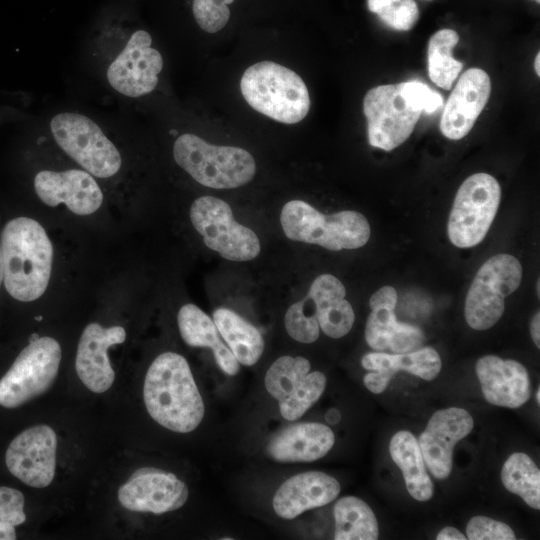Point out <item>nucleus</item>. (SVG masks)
I'll return each mask as SVG.
<instances>
[{
	"mask_svg": "<svg viewBox=\"0 0 540 540\" xmlns=\"http://www.w3.org/2000/svg\"><path fill=\"white\" fill-rule=\"evenodd\" d=\"M327 421L329 423H337L340 420V413L337 410H331L327 413Z\"/></svg>",
	"mask_w": 540,
	"mask_h": 540,
	"instance_id": "obj_40",
	"label": "nucleus"
},
{
	"mask_svg": "<svg viewBox=\"0 0 540 540\" xmlns=\"http://www.w3.org/2000/svg\"><path fill=\"white\" fill-rule=\"evenodd\" d=\"M522 266L509 254L489 258L478 270L468 290L464 315L475 330H487L502 317L505 298L518 289Z\"/></svg>",
	"mask_w": 540,
	"mask_h": 540,
	"instance_id": "obj_9",
	"label": "nucleus"
},
{
	"mask_svg": "<svg viewBox=\"0 0 540 540\" xmlns=\"http://www.w3.org/2000/svg\"><path fill=\"white\" fill-rule=\"evenodd\" d=\"M189 490L175 474L154 467H142L120 486L117 498L129 511L163 514L180 509Z\"/></svg>",
	"mask_w": 540,
	"mask_h": 540,
	"instance_id": "obj_15",
	"label": "nucleus"
},
{
	"mask_svg": "<svg viewBox=\"0 0 540 540\" xmlns=\"http://www.w3.org/2000/svg\"><path fill=\"white\" fill-rule=\"evenodd\" d=\"M213 321L240 364L252 366L257 363L264 350V340L255 326L227 308L216 309Z\"/></svg>",
	"mask_w": 540,
	"mask_h": 540,
	"instance_id": "obj_28",
	"label": "nucleus"
},
{
	"mask_svg": "<svg viewBox=\"0 0 540 540\" xmlns=\"http://www.w3.org/2000/svg\"><path fill=\"white\" fill-rule=\"evenodd\" d=\"M280 223L290 240L331 251L357 249L370 238V225L360 212L345 210L324 215L302 200H291L283 206Z\"/></svg>",
	"mask_w": 540,
	"mask_h": 540,
	"instance_id": "obj_4",
	"label": "nucleus"
},
{
	"mask_svg": "<svg viewBox=\"0 0 540 540\" xmlns=\"http://www.w3.org/2000/svg\"><path fill=\"white\" fill-rule=\"evenodd\" d=\"M3 278H4V269H3V260H2V254H1V249H0V287L3 282Z\"/></svg>",
	"mask_w": 540,
	"mask_h": 540,
	"instance_id": "obj_42",
	"label": "nucleus"
},
{
	"mask_svg": "<svg viewBox=\"0 0 540 540\" xmlns=\"http://www.w3.org/2000/svg\"><path fill=\"white\" fill-rule=\"evenodd\" d=\"M533 1H536L537 3H539V2H540V0H533Z\"/></svg>",
	"mask_w": 540,
	"mask_h": 540,
	"instance_id": "obj_45",
	"label": "nucleus"
},
{
	"mask_svg": "<svg viewBox=\"0 0 540 540\" xmlns=\"http://www.w3.org/2000/svg\"><path fill=\"white\" fill-rule=\"evenodd\" d=\"M57 435L46 424L31 426L9 444L5 464L9 472L33 488L49 486L55 476Z\"/></svg>",
	"mask_w": 540,
	"mask_h": 540,
	"instance_id": "obj_14",
	"label": "nucleus"
},
{
	"mask_svg": "<svg viewBox=\"0 0 540 540\" xmlns=\"http://www.w3.org/2000/svg\"><path fill=\"white\" fill-rule=\"evenodd\" d=\"M501 480L511 493L533 509H540V471L525 453H513L503 464Z\"/></svg>",
	"mask_w": 540,
	"mask_h": 540,
	"instance_id": "obj_31",
	"label": "nucleus"
},
{
	"mask_svg": "<svg viewBox=\"0 0 540 540\" xmlns=\"http://www.w3.org/2000/svg\"><path fill=\"white\" fill-rule=\"evenodd\" d=\"M4 286L16 300L31 302L46 291L53 246L43 226L29 217L8 221L0 235Z\"/></svg>",
	"mask_w": 540,
	"mask_h": 540,
	"instance_id": "obj_2",
	"label": "nucleus"
},
{
	"mask_svg": "<svg viewBox=\"0 0 540 540\" xmlns=\"http://www.w3.org/2000/svg\"><path fill=\"white\" fill-rule=\"evenodd\" d=\"M25 497L15 488L0 486V540H15V527L26 521Z\"/></svg>",
	"mask_w": 540,
	"mask_h": 540,
	"instance_id": "obj_34",
	"label": "nucleus"
},
{
	"mask_svg": "<svg viewBox=\"0 0 540 540\" xmlns=\"http://www.w3.org/2000/svg\"><path fill=\"white\" fill-rule=\"evenodd\" d=\"M473 427L471 414L463 408L449 407L431 416L418 444L425 465L435 478L444 480L450 476L454 447Z\"/></svg>",
	"mask_w": 540,
	"mask_h": 540,
	"instance_id": "obj_16",
	"label": "nucleus"
},
{
	"mask_svg": "<svg viewBox=\"0 0 540 540\" xmlns=\"http://www.w3.org/2000/svg\"><path fill=\"white\" fill-rule=\"evenodd\" d=\"M284 322L289 336L298 342L312 343L319 337L315 306L308 295L288 308Z\"/></svg>",
	"mask_w": 540,
	"mask_h": 540,
	"instance_id": "obj_32",
	"label": "nucleus"
},
{
	"mask_svg": "<svg viewBox=\"0 0 540 540\" xmlns=\"http://www.w3.org/2000/svg\"><path fill=\"white\" fill-rule=\"evenodd\" d=\"M540 53H537L536 55V58H535V62H534V67H535V72L537 73V75L539 76L540 75Z\"/></svg>",
	"mask_w": 540,
	"mask_h": 540,
	"instance_id": "obj_41",
	"label": "nucleus"
},
{
	"mask_svg": "<svg viewBox=\"0 0 540 540\" xmlns=\"http://www.w3.org/2000/svg\"><path fill=\"white\" fill-rule=\"evenodd\" d=\"M367 6L384 24L399 31L412 29L419 18L414 0H368Z\"/></svg>",
	"mask_w": 540,
	"mask_h": 540,
	"instance_id": "obj_33",
	"label": "nucleus"
},
{
	"mask_svg": "<svg viewBox=\"0 0 540 540\" xmlns=\"http://www.w3.org/2000/svg\"><path fill=\"white\" fill-rule=\"evenodd\" d=\"M34 190L47 206L64 204L77 215H90L103 203L96 178L83 169L41 170L34 177Z\"/></svg>",
	"mask_w": 540,
	"mask_h": 540,
	"instance_id": "obj_17",
	"label": "nucleus"
},
{
	"mask_svg": "<svg viewBox=\"0 0 540 540\" xmlns=\"http://www.w3.org/2000/svg\"><path fill=\"white\" fill-rule=\"evenodd\" d=\"M190 220L205 245L231 261H250L261 249L258 236L238 223L230 206L213 196H202L190 206Z\"/></svg>",
	"mask_w": 540,
	"mask_h": 540,
	"instance_id": "obj_10",
	"label": "nucleus"
},
{
	"mask_svg": "<svg viewBox=\"0 0 540 540\" xmlns=\"http://www.w3.org/2000/svg\"><path fill=\"white\" fill-rule=\"evenodd\" d=\"M152 37L144 29L133 31L105 69L108 85L127 98H140L157 86L164 60L152 46Z\"/></svg>",
	"mask_w": 540,
	"mask_h": 540,
	"instance_id": "obj_11",
	"label": "nucleus"
},
{
	"mask_svg": "<svg viewBox=\"0 0 540 540\" xmlns=\"http://www.w3.org/2000/svg\"><path fill=\"white\" fill-rule=\"evenodd\" d=\"M60 362L57 340L49 336L31 340L0 379V405L17 408L45 393L57 377Z\"/></svg>",
	"mask_w": 540,
	"mask_h": 540,
	"instance_id": "obj_7",
	"label": "nucleus"
},
{
	"mask_svg": "<svg viewBox=\"0 0 540 540\" xmlns=\"http://www.w3.org/2000/svg\"><path fill=\"white\" fill-rule=\"evenodd\" d=\"M240 89L254 110L281 123H298L310 109L309 92L302 78L273 61H260L248 67Z\"/></svg>",
	"mask_w": 540,
	"mask_h": 540,
	"instance_id": "obj_3",
	"label": "nucleus"
},
{
	"mask_svg": "<svg viewBox=\"0 0 540 540\" xmlns=\"http://www.w3.org/2000/svg\"><path fill=\"white\" fill-rule=\"evenodd\" d=\"M310 369L304 357L282 356L266 372V390L278 401L280 413L288 421L303 416L325 390L326 376Z\"/></svg>",
	"mask_w": 540,
	"mask_h": 540,
	"instance_id": "obj_12",
	"label": "nucleus"
},
{
	"mask_svg": "<svg viewBox=\"0 0 540 540\" xmlns=\"http://www.w3.org/2000/svg\"><path fill=\"white\" fill-rule=\"evenodd\" d=\"M458 41L455 30L441 29L428 42V74L431 81L444 90L451 89L463 68V63L452 56Z\"/></svg>",
	"mask_w": 540,
	"mask_h": 540,
	"instance_id": "obj_30",
	"label": "nucleus"
},
{
	"mask_svg": "<svg viewBox=\"0 0 540 540\" xmlns=\"http://www.w3.org/2000/svg\"><path fill=\"white\" fill-rule=\"evenodd\" d=\"M437 540H465L466 536L454 527H444L436 536Z\"/></svg>",
	"mask_w": 540,
	"mask_h": 540,
	"instance_id": "obj_38",
	"label": "nucleus"
},
{
	"mask_svg": "<svg viewBox=\"0 0 540 540\" xmlns=\"http://www.w3.org/2000/svg\"><path fill=\"white\" fill-rule=\"evenodd\" d=\"M339 482L321 471L296 474L278 488L273 498L275 513L286 520L332 502L340 493Z\"/></svg>",
	"mask_w": 540,
	"mask_h": 540,
	"instance_id": "obj_23",
	"label": "nucleus"
},
{
	"mask_svg": "<svg viewBox=\"0 0 540 540\" xmlns=\"http://www.w3.org/2000/svg\"><path fill=\"white\" fill-rule=\"evenodd\" d=\"M466 537L470 540L516 539L509 525L485 516H475L469 520L466 526Z\"/></svg>",
	"mask_w": 540,
	"mask_h": 540,
	"instance_id": "obj_37",
	"label": "nucleus"
},
{
	"mask_svg": "<svg viewBox=\"0 0 540 540\" xmlns=\"http://www.w3.org/2000/svg\"><path fill=\"white\" fill-rule=\"evenodd\" d=\"M173 157L195 181L214 189L243 186L256 172L255 160L247 150L212 145L191 133H184L175 140Z\"/></svg>",
	"mask_w": 540,
	"mask_h": 540,
	"instance_id": "obj_5",
	"label": "nucleus"
},
{
	"mask_svg": "<svg viewBox=\"0 0 540 540\" xmlns=\"http://www.w3.org/2000/svg\"><path fill=\"white\" fill-rule=\"evenodd\" d=\"M361 364L370 371L364 376V385L375 394L384 392L398 371L431 381L438 376L442 367L441 358L432 347H421L406 353L369 352L362 357Z\"/></svg>",
	"mask_w": 540,
	"mask_h": 540,
	"instance_id": "obj_22",
	"label": "nucleus"
},
{
	"mask_svg": "<svg viewBox=\"0 0 540 540\" xmlns=\"http://www.w3.org/2000/svg\"><path fill=\"white\" fill-rule=\"evenodd\" d=\"M536 401L538 404L540 403V389L539 388L536 391Z\"/></svg>",
	"mask_w": 540,
	"mask_h": 540,
	"instance_id": "obj_44",
	"label": "nucleus"
},
{
	"mask_svg": "<svg viewBox=\"0 0 540 540\" xmlns=\"http://www.w3.org/2000/svg\"><path fill=\"white\" fill-rule=\"evenodd\" d=\"M313 301L320 329L331 338H341L351 330L355 314L345 299L343 283L331 274L318 276L307 294Z\"/></svg>",
	"mask_w": 540,
	"mask_h": 540,
	"instance_id": "obj_25",
	"label": "nucleus"
},
{
	"mask_svg": "<svg viewBox=\"0 0 540 540\" xmlns=\"http://www.w3.org/2000/svg\"><path fill=\"white\" fill-rule=\"evenodd\" d=\"M49 130L57 146L95 178L109 179L121 171L123 158L119 149L89 116L59 112L50 119Z\"/></svg>",
	"mask_w": 540,
	"mask_h": 540,
	"instance_id": "obj_6",
	"label": "nucleus"
},
{
	"mask_svg": "<svg viewBox=\"0 0 540 540\" xmlns=\"http://www.w3.org/2000/svg\"><path fill=\"white\" fill-rule=\"evenodd\" d=\"M491 93L488 74L480 68H470L459 78L444 107L440 130L451 140L465 137L475 124Z\"/></svg>",
	"mask_w": 540,
	"mask_h": 540,
	"instance_id": "obj_20",
	"label": "nucleus"
},
{
	"mask_svg": "<svg viewBox=\"0 0 540 540\" xmlns=\"http://www.w3.org/2000/svg\"><path fill=\"white\" fill-rule=\"evenodd\" d=\"M475 370L487 402L500 407L519 408L529 400V374L518 361L486 355L478 359Z\"/></svg>",
	"mask_w": 540,
	"mask_h": 540,
	"instance_id": "obj_21",
	"label": "nucleus"
},
{
	"mask_svg": "<svg viewBox=\"0 0 540 540\" xmlns=\"http://www.w3.org/2000/svg\"><path fill=\"white\" fill-rule=\"evenodd\" d=\"M126 339L122 326L103 327L89 323L83 330L76 351L75 370L84 386L94 393L111 388L115 372L110 364L108 349Z\"/></svg>",
	"mask_w": 540,
	"mask_h": 540,
	"instance_id": "obj_19",
	"label": "nucleus"
},
{
	"mask_svg": "<svg viewBox=\"0 0 540 540\" xmlns=\"http://www.w3.org/2000/svg\"><path fill=\"white\" fill-rule=\"evenodd\" d=\"M177 323L184 342L192 347L210 348L225 374L234 376L240 371V363L221 340L214 321L198 306L191 303L183 305L178 312Z\"/></svg>",
	"mask_w": 540,
	"mask_h": 540,
	"instance_id": "obj_26",
	"label": "nucleus"
},
{
	"mask_svg": "<svg viewBox=\"0 0 540 540\" xmlns=\"http://www.w3.org/2000/svg\"><path fill=\"white\" fill-rule=\"evenodd\" d=\"M501 188L490 174L475 173L459 187L447 223L448 238L459 248L479 244L499 207Z\"/></svg>",
	"mask_w": 540,
	"mask_h": 540,
	"instance_id": "obj_8",
	"label": "nucleus"
},
{
	"mask_svg": "<svg viewBox=\"0 0 540 540\" xmlns=\"http://www.w3.org/2000/svg\"><path fill=\"white\" fill-rule=\"evenodd\" d=\"M389 452L394 463L402 471L409 494L420 502L432 498L433 482L426 471L421 449L415 436L409 431H399L390 440Z\"/></svg>",
	"mask_w": 540,
	"mask_h": 540,
	"instance_id": "obj_27",
	"label": "nucleus"
},
{
	"mask_svg": "<svg viewBox=\"0 0 540 540\" xmlns=\"http://www.w3.org/2000/svg\"><path fill=\"white\" fill-rule=\"evenodd\" d=\"M234 0H193L192 12L199 27L208 32L216 33L225 27L230 11L228 4Z\"/></svg>",
	"mask_w": 540,
	"mask_h": 540,
	"instance_id": "obj_35",
	"label": "nucleus"
},
{
	"mask_svg": "<svg viewBox=\"0 0 540 540\" xmlns=\"http://www.w3.org/2000/svg\"><path fill=\"white\" fill-rule=\"evenodd\" d=\"M530 333L537 348H540V312L537 311L530 322Z\"/></svg>",
	"mask_w": 540,
	"mask_h": 540,
	"instance_id": "obj_39",
	"label": "nucleus"
},
{
	"mask_svg": "<svg viewBox=\"0 0 540 540\" xmlns=\"http://www.w3.org/2000/svg\"><path fill=\"white\" fill-rule=\"evenodd\" d=\"M539 282L540 280L538 279L536 283V293L538 297L540 296V283Z\"/></svg>",
	"mask_w": 540,
	"mask_h": 540,
	"instance_id": "obj_43",
	"label": "nucleus"
},
{
	"mask_svg": "<svg viewBox=\"0 0 540 540\" xmlns=\"http://www.w3.org/2000/svg\"><path fill=\"white\" fill-rule=\"evenodd\" d=\"M335 540H376L379 528L370 506L355 496L340 498L334 505Z\"/></svg>",
	"mask_w": 540,
	"mask_h": 540,
	"instance_id": "obj_29",
	"label": "nucleus"
},
{
	"mask_svg": "<svg viewBox=\"0 0 540 540\" xmlns=\"http://www.w3.org/2000/svg\"><path fill=\"white\" fill-rule=\"evenodd\" d=\"M398 85L401 96L416 110L432 114L443 106V97L422 82L412 80Z\"/></svg>",
	"mask_w": 540,
	"mask_h": 540,
	"instance_id": "obj_36",
	"label": "nucleus"
},
{
	"mask_svg": "<svg viewBox=\"0 0 540 540\" xmlns=\"http://www.w3.org/2000/svg\"><path fill=\"white\" fill-rule=\"evenodd\" d=\"M335 436L322 423L289 425L277 432L267 444L268 455L278 462H312L324 457L333 447Z\"/></svg>",
	"mask_w": 540,
	"mask_h": 540,
	"instance_id": "obj_24",
	"label": "nucleus"
},
{
	"mask_svg": "<svg viewBox=\"0 0 540 540\" xmlns=\"http://www.w3.org/2000/svg\"><path fill=\"white\" fill-rule=\"evenodd\" d=\"M363 111L369 144L385 151L404 143L422 114L401 96L398 84L379 85L368 90Z\"/></svg>",
	"mask_w": 540,
	"mask_h": 540,
	"instance_id": "obj_13",
	"label": "nucleus"
},
{
	"mask_svg": "<svg viewBox=\"0 0 540 540\" xmlns=\"http://www.w3.org/2000/svg\"><path fill=\"white\" fill-rule=\"evenodd\" d=\"M143 399L151 418L177 433L195 430L205 414L190 366L175 352H164L153 360L145 376Z\"/></svg>",
	"mask_w": 540,
	"mask_h": 540,
	"instance_id": "obj_1",
	"label": "nucleus"
},
{
	"mask_svg": "<svg viewBox=\"0 0 540 540\" xmlns=\"http://www.w3.org/2000/svg\"><path fill=\"white\" fill-rule=\"evenodd\" d=\"M396 303L397 292L392 286L381 287L369 300L371 313L366 321L365 340L376 351L406 353L422 347L423 331L417 326L397 321Z\"/></svg>",
	"mask_w": 540,
	"mask_h": 540,
	"instance_id": "obj_18",
	"label": "nucleus"
}]
</instances>
